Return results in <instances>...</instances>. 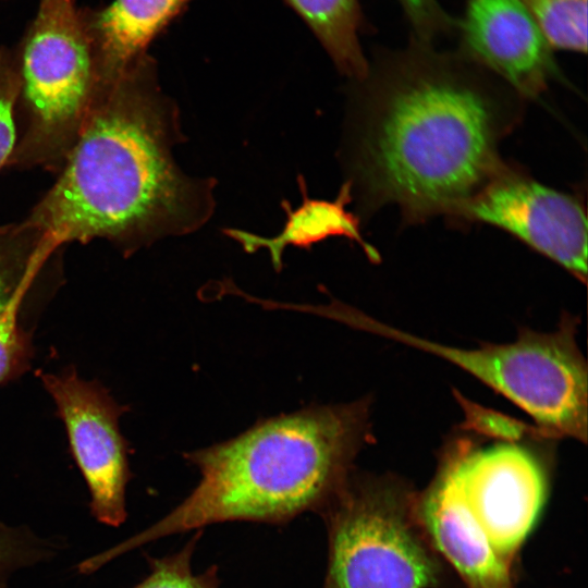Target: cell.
<instances>
[{"mask_svg": "<svg viewBox=\"0 0 588 588\" xmlns=\"http://www.w3.org/2000/svg\"><path fill=\"white\" fill-rule=\"evenodd\" d=\"M500 81L458 50L413 39L377 49L353 82L345 149L363 207L395 204L414 222L453 216L504 166L513 119Z\"/></svg>", "mask_w": 588, "mask_h": 588, "instance_id": "cell-1", "label": "cell"}, {"mask_svg": "<svg viewBox=\"0 0 588 588\" xmlns=\"http://www.w3.org/2000/svg\"><path fill=\"white\" fill-rule=\"evenodd\" d=\"M185 140L146 53L105 93L26 220L57 248L102 238L125 256L195 232L213 215L217 181L179 167L173 149Z\"/></svg>", "mask_w": 588, "mask_h": 588, "instance_id": "cell-2", "label": "cell"}, {"mask_svg": "<svg viewBox=\"0 0 588 588\" xmlns=\"http://www.w3.org/2000/svg\"><path fill=\"white\" fill-rule=\"evenodd\" d=\"M368 408L366 400L310 407L188 453L201 476L196 488L151 527L102 553V560L210 524L283 523L320 512L347 482L369 439Z\"/></svg>", "mask_w": 588, "mask_h": 588, "instance_id": "cell-3", "label": "cell"}, {"mask_svg": "<svg viewBox=\"0 0 588 588\" xmlns=\"http://www.w3.org/2000/svg\"><path fill=\"white\" fill-rule=\"evenodd\" d=\"M324 316L450 362L525 411L543 437L587 439V365L571 316L555 331L522 329L513 342L477 348L419 338L339 302L328 305Z\"/></svg>", "mask_w": 588, "mask_h": 588, "instance_id": "cell-4", "label": "cell"}, {"mask_svg": "<svg viewBox=\"0 0 588 588\" xmlns=\"http://www.w3.org/2000/svg\"><path fill=\"white\" fill-rule=\"evenodd\" d=\"M17 60L16 142L5 166L59 172L106 93L74 0H39Z\"/></svg>", "mask_w": 588, "mask_h": 588, "instance_id": "cell-5", "label": "cell"}, {"mask_svg": "<svg viewBox=\"0 0 588 588\" xmlns=\"http://www.w3.org/2000/svg\"><path fill=\"white\" fill-rule=\"evenodd\" d=\"M392 476H353L320 511L328 531L323 588H448L445 562Z\"/></svg>", "mask_w": 588, "mask_h": 588, "instance_id": "cell-6", "label": "cell"}, {"mask_svg": "<svg viewBox=\"0 0 588 588\" xmlns=\"http://www.w3.org/2000/svg\"><path fill=\"white\" fill-rule=\"evenodd\" d=\"M438 470L497 552L515 565L547 500L549 479L543 461L524 444L482 445L469 437H456L443 448Z\"/></svg>", "mask_w": 588, "mask_h": 588, "instance_id": "cell-7", "label": "cell"}, {"mask_svg": "<svg viewBox=\"0 0 588 588\" xmlns=\"http://www.w3.org/2000/svg\"><path fill=\"white\" fill-rule=\"evenodd\" d=\"M62 420L73 457L90 494L94 516L110 526L126 518L130 477L127 446L120 430L126 411L98 380L79 377L74 367L37 373Z\"/></svg>", "mask_w": 588, "mask_h": 588, "instance_id": "cell-8", "label": "cell"}, {"mask_svg": "<svg viewBox=\"0 0 588 588\" xmlns=\"http://www.w3.org/2000/svg\"><path fill=\"white\" fill-rule=\"evenodd\" d=\"M453 217L497 225L586 281L587 219L572 195L503 166Z\"/></svg>", "mask_w": 588, "mask_h": 588, "instance_id": "cell-9", "label": "cell"}, {"mask_svg": "<svg viewBox=\"0 0 588 588\" xmlns=\"http://www.w3.org/2000/svg\"><path fill=\"white\" fill-rule=\"evenodd\" d=\"M458 51L519 96L536 98L560 75L549 47L519 0H464Z\"/></svg>", "mask_w": 588, "mask_h": 588, "instance_id": "cell-10", "label": "cell"}, {"mask_svg": "<svg viewBox=\"0 0 588 588\" xmlns=\"http://www.w3.org/2000/svg\"><path fill=\"white\" fill-rule=\"evenodd\" d=\"M416 509L431 546L466 588L515 587V565L497 552L440 470L417 493Z\"/></svg>", "mask_w": 588, "mask_h": 588, "instance_id": "cell-11", "label": "cell"}, {"mask_svg": "<svg viewBox=\"0 0 588 588\" xmlns=\"http://www.w3.org/2000/svg\"><path fill=\"white\" fill-rule=\"evenodd\" d=\"M194 0H113L88 24L103 88L109 87Z\"/></svg>", "mask_w": 588, "mask_h": 588, "instance_id": "cell-12", "label": "cell"}, {"mask_svg": "<svg viewBox=\"0 0 588 588\" xmlns=\"http://www.w3.org/2000/svg\"><path fill=\"white\" fill-rule=\"evenodd\" d=\"M297 182L303 203L296 209H292L287 200H282L281 206L287 219L278 235L264 237L237 229H224L223 233L238 242L247 253L267 249L273 268L277 270L282 268V254L286 246L309 248L314 243L330 236H345L362 246L370 259L378 258L377 250L366 243L360 234L359 219L346 210V206L353 199L348 181L342 185L336 199L331 201L309 198L302 175L298 176Z\"/></svg>", "mask_w": 588, "mask_h": 588, "instance_id": "cell-13", "label": "cell"}, {"mask_svg": "<svg viewBox=\"0 0 588 588\" xmlns=\"http://www.w3.org/2000/svg\"><path fill=\"white\" fill-rule=\"evenodd\" d=\"M308 26L339 72L351 81L363 79L369 62L360 36L371 27L360 0H283Z\"/></svg>", "mask_w": 588, "mask_h": 588, "instance_id": "cell-14", "label": "cell"}, {"mask_svg": "<svg viewBox=\"0 0 588 588\" xmlns=\"http://www.w3.org/2000/svg\"><path fill=\"white\" fill-rule=\"evenodd\" d=\"M59 249L26 219L0 225V310L21 286L41 277Z\"/></svg>", "mask_w": 588, "mask_h": 588, "instance_id": "cell-15", "label": "cell"}, {"mask_svg": "<svg viewBox=\"0 0 588 588\" xmlns=\"http://www.w3.org/2000/svg\"><path fill=\"white\" fill-rule=\"evenodd\" d=\"M552 50L587 52V0H519Z\"/></svg>", "mask_w": 588, "mask_h": 588, "instance_id": "cell-16", "label": "cell"}, {"mask_svg": "<svg viewBox=\"0 0 588 588\" xmlns=\"http://www.w3.org/2000/svg\"><path fill=\"white\" fill-rule=\"evenodd\" d=\"M38 280L21 286L0 310V385L21 377L30 368L32 335L21 322L22 306Z\"/></svg>", "mask_w": 588, "mask_h": 588, "instance_id": "cell-17", "label": "cell"}, {"mask_svg": "<svg viewBox=\"0 0 588 588\" xmlns=\"http://www.w3.org/2000/svg\"><path fill=\"white\" fill-rule=\"evenodd\" d=\"M198 536L179 552L151 561L149 575L133 588H218L216 567L198 575L192 572L191 558Z\"/></svg>", "mask_w": 588, "mask_h": 588, "instance_id": "cell-18", "label": "cell"}, {"mask_svg": "<svg viewBox=\"0 0 588 588\" xmlns=\"http://www.w3.org/2000/svg\"><path fill=\"white\" fill-rule=\"evenodd\" d=\"M411 32L418 42L436 45L437 40L455 35L457 19L448 13L439 0H396Z\"/></svg>", "mask_w": 588, "mask_h": 588, "instance_id": "cell-19", "label": "cell"}, {"mask_svg": "<svg viewBox=\"0 0 588 588\" xmlns=\"http://www.w3.org/2000/svg\"><path fill=\"white\" fill-rule=\"evenodd\" d=\"M20 84L17 56L0 49V168L7 164L16 142L15 106Z\"/></svg>", "mask_w": 588, "mask_h": 588, "instance_id": "cell-20", "label": "cell"}, {"mask_svg": "<svg viewBox=\"0 0 588 588\" xmlns=\"http://www.w3.org/2000/svg\"><path fill=\"white\" fill-rule=\"evenodd\" d=\"M22 542L17 536L4 527H0V579L17 562L23 561Z\"/></svg>", "mask_w": 588, "mask_h": 588, "instance_id": "cell-21", "label": "cell"}]
</instances>
